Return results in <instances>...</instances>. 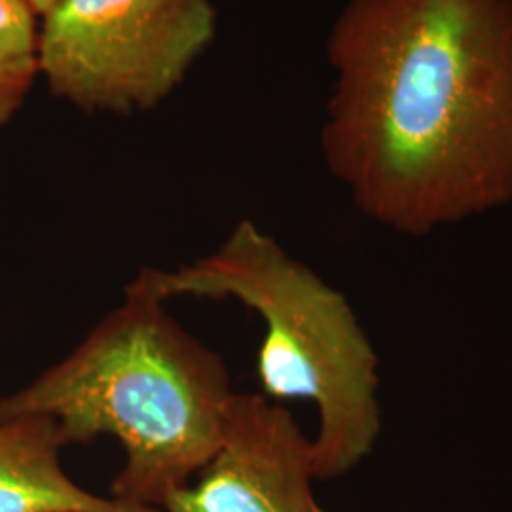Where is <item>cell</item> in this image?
<instances>
[{"instance_id": "cell-2", "label": "cell", "mask_w": 512, "mask_h": 512, "mask_svg": "<svg viewBox=\"0 0 512 512\" xmlns=\"http://www.w3.org/2000/svg\"><path fill=\"white\" fill-rule=\"evenodd\" d=\"M234 395L224 359L135 275L67 357L0 397V416L52 418L63 448L114 437L126 461L110 497L164 511L219 450Z\"/></svg>"}, {"instance_id": "cell-4", "label": "cell", "mask_w": 512, "mask_h": 512, "mask_svg": "<svg viewBox=\"0 0 512 512\" xmlns=\"http://www.w3.org/2000/svg\"><path fill=\"white\" fill-rule=\"evenodd\" d=\"M215 33L211 0H57L40 18V76L82 112H145L183 82Z\"/></svg>"}, {"instance_id": "cell-7", "label": "cell", "mask_w": 512, "mask_h": 512, "mask_svg": "<svg viewBox=\"0 0 512 512\" xmlns=\"http://www.w3.org/2000/svg\"><path fill=\"white\" fill-rule=\"evenodd\" d=\"M38 19L25 0H0V128L18 114L40 76Z\"/></svg>"}, {"instance_id": "cell-9", "label": "cell", "mask_w": 512, "mask_h": 512, "mask_svg": "<svg viewBox=\"0 0 512 512\" xmlns=\"http://www.w3.org/2000/svg\"><path fill=\"white\" fill-rule=\"evenodd\" d=\"M25 2H27V0H25Z\"/></svg>"}, {"instance_id": "cell-3", "label": "cell", "mask_w": 512, "mask_h": 512, "mask_svg": "<svg viewBox=\"0 0 512 512\" xmlns=\"http://www.w3.org/2000/svg\"><path fill=\"white\" fill-rule=\"evenodd\" d=\"M139 277L165 302L175 296L234 298L264 323L256 351L260 395L310 401L315 480L348 475L382 435L380 359L348 298L289 255L255 222L241 220L209 255Z\"/></svg>"}, {"instance_id": "cell-6", "label": "cell", "mask_w": 512, "mask_h": 512, "mask_svg": "<svg viewBox=\"0 0 512 512\" xmlns=\"http://www.w3.org/2000/svg\"><path fill=\"white\" fill-rule=\"evenodd\" d=\"M57 423L0 416V512H164L88 492L61 467Z\"/></svg>"}, {"instance_id": "cell-1", "label": "cell", "mask_w": 512, "mask_h": 512, "mask_svg": "<svg viewBox=\"0 0 512 512\" xmlns=\"http://www.w3.org/2000/svg\"><path fill=\"white\" fill-rule=\"evenodd\" d=\"M321 133L357 209L423 238L512 203V0H349Z\"/></svg>"}, {"instance_id": "cell-8", "label": "cell", "mask_w": 512, "mask_h": 512, "mask_svg": "<svg viewBox=\"0 0 512 512\" xmlns=\"http://www.w3.org/2000/svg\"><path fill=\"white\" fill-rule=\"evenodd\" d=\"M57 0H27V4L33 8V12L37 14L38 18H42Z\"/></svg>"}, {"instance_id": "cell-5", "label": "cell", "mask_w": 512, "mask_h": 512, "mask_svg": "<svg viewBox=\"0 0 512 512\" xmlns=\"http://www.w3.org/2000/svg\"><path fill=\"white\" fill-rule=\"evenodd\" d=\"M311 440L264 395L236 393L219 450L164 512H330L311 490Z\"/></svg>"}]
</instances>
